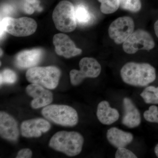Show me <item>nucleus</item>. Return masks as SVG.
<instances>
[{"mask_svg":"<svg viewBox=\"0 0 158 158\" xmlns=\"http://www.w3.org/2000/svg\"><path fill=\"white\" fill-rule=\"evenodd\" d=\"M123 81L135 87L147 86L155 81L156 71L152 65L147 63L129 62L120 70Z\"/></svg>","mask_w":158,"mask_h":158,"instance_id":"1","label":"nucleus"},{"mask_svg":"<svg viewBox=\"0 0 158 158\" xmlns=\"http://www.w3.org/2000/svg\"><path fill=\"white\" fill-rule=\"evenodd\" d=\"M84 143V137L80 133L60 131L51 138L49 146L69 156H75L81 152Z\"/></svg>","mask_w":158,"mask_h":158,"instance_id":"2","label":"nucleus"},{"mask_svg":"<svg viewBox=\"0 0 158 158\" xmlns=\"http://www.w3.org/2000/svg\"><path fill=\"white\" fill-rule=\"evenodd\" d=\"M61 75V71L55 66H35L29 69L26 74V78L29 82L50 90L58 86Z\"/></svg>","mask_w":158,"mask_h":158,"instance_id":"3","label":"nucleus"},{"mask_svg":"<svg viewBox=\"0 0 158 158\" xmlns=\"http://www.w3.org/2000/svg\"><path fill=\"white\" fill-rule=\"evenodd\" d=\"M41 114L49 121L62 126L73 127L78 122L76 110L66 105H48L42 109Z\"/></svg>","mask_w":158,"mask_h":158,"instance_id":"4","label":"nucleus"},{"mask_svg":"<svg viewBox=\"0 0 158 158\" xmlns=\"http://www.w3.org/2000/svg\"><path fill=\"white\" fill-rule=\"evenodd\" d=\"M52 19L59 31L69 33L74 31L77 25L74 6L68 1H61L54 9Z\"/></svg>","mask_w":158,"mask_h":158,"instance_id":"5","label":"nucleus"},{"mask_svg":"<svg viewBox=\"0 0 158 158\" xmlns=\"http://www.w3.org/2000/svg\"><path fill=\"white\" fill-rule=\"evenodd\" d=\"M80 70L72 69L70 72V81L73 86H78L87 78H96L101 72L100 63L92 58L85 57L79 62Z\"/></svg>","mask_w":158,"mask_h":158,"instance_id":"6","label":"nucleus"},{"mask_svg":"<svg viewBox=\"0 0 158 158\" xmlns=\"http://www.w3.org/2000/svg\"><path fill=\"white\" fill-rule=\"evenodd\" d=\"M155 46L152 36L147 31L138 29L123 43V48L128 54L135 53L139 50L149 51Z\"/></svg>","mask_w":158,"mask_h":158,"instance_id":"7","label":"nucleus"},{"mask_svg":"<svg viewBox=\"0 0 158 158\" xmlns=\"http://www.w3.org/2000/svg\"><path fill=\"white\" fill-rule=\"evenodd\" d=\"M135 27V23L132 18H118L110 24L108 30L109 36L116 44H121L134 32Z\"/></svg>","mask_w":158,"mask_h":158,"instance_id":"8","label":"nucleus"},{"mask_svg":"<svg viewBox=\"0 0 158 158\" xmlns=\"http://www.w3.org/2000/svg\"><path fill=\"white\" fill-rule=\"evenodd\" d=\"M37 28V23L31 18L8 17L6 32L13 36L19 37L30 36L35 33Z\"/></svg>","mask_w":158,"mask_h":158,"instance_id":"9","label":"nucleus"},{"mask_svg":"<svg viewBox=\"0 0 158 158\" xmlns=\"http://www.w3.org/2000/svg\"><path fill=\"white\" fill-rule=\"evenodd\" d=\"M47 88L37 84H31L26 88V93L33 98L31 106L34 109H39L48 106L52 102L53 95Z\"/></svg>","mask_w":158,"mask_h":158,"instance_id":"10","label":"nucleus"},{"mask_svg":"<svg viewBox=\"0 0 158 158\" xmlns=\"http://www.w3.org/2000/svg\"><path fill=\"white\" fill-rule=\"evenodd\" d=\"M53 44L57 55L67 59L78 56L82 53V50L77 48L73 41L68 35L59 33L53 37Z\"/></svg>","mask_w":158,"mask_h":158,"instance_id":"11","label":"nucleus"},{"mask_svg":"<svg viewBox=\"0 0 158 158\" xmlns=\"http://www.w3.org/2000/svg\"><path fill=\"white\" fill-rule=\"evenodd\" d=\"M51 127L50 123L44 118H33L23 122L21 125V133L25 138H38L42 133L49 131Z\"/></svg>","mask_w":158,"mask_h":158,"instance_id":"12","label":"nucleus"},{"mask_svg":"<svg viewBox=\"0 0 158 158\" xmlns=\"http://www.w3.org/2000/svg\"><path fill=\"white\" fill-rule=\"evenodd\" d=\"M0 135L3 139L16 141L19 136L17 121L11 115L6 112H0Z\"/></svg>","mask_w":158,"mask_h":158,"instance_id":"13","label":"nucleus"},{"mask_svg":"<svg viewBox=\"0 0 158 158\" xmlns=\"http://www.w3.org/2000/svg\"><path fill=\"white\" fill-rule=\"evenodd\" d=\"M43 55L40 48H34L20 52L15 58V65L21 69L35 67L40 62Z\"/></svg>","mask_w":158,"mask_h":158,"instance_id":"14","label":"nucleus"},{"mask_svg":"<svg viewBox=\"0 0 158 158\" xmlns=\"http://www.w3.org/2000/svg\"><path fill=\"white\" fill-rule=\"evenodd\" d=\"M124 113L123 116V124L130 128L138 127L141 123V114L131 100L125 98L123 100Z\"/></svg>","mask_w":158,"mask_h":158,"instance_id":"15","label":"nucleus"},{"mask_svg":"<svg viewBox=\"0 0 158 158\" xmlns=\"http://www.w3.org/2000/svg\"><path fill=\"white\" fill-rule=\"evenodd\" d=\"M106 138L109 143L117 148L125 147L131 143L134 139V136L131 133L115 127L108 130Z\"/></svg>","mask_w":158,"mask_h":158,"instance_id":"16","label":"nucleus"},{"mask_svg":"<svg viewBox=\"0 0 158 158\" xmlns=\"http://www.w3.org/2000/svg\"><path fill=\"white\" fill-rule=\"evenodd\" d=\"M99 121L102 124L110 125L116 122L119 117L118 110L110 106L109 102L102 101L98 106L96 113Z\"/></svg>","mask_w":158,"mask_h":158,"instance_id":"17","label":"nucleus"},{"mask_svg":"<svg viewBox=\"0 0 158 158\" xmlns=\"http://www.w3.org/2000/svg\"><path fill=\"white\" fill-rule=\"evenodd\" d=\"M75 11L77 23L80 25L86 26L92 22L93 15L84 5L82 4L77 5L75 7Z\"/></svg>","mask_w":158,"mask_h":158,"instance_id":"18","label":"nucleus"},{"mask_svg":"<svg viewBox=\"0 0 158 158\" xmlns=\"http://www.w3.org/2000/svg\"><path fill=\"white\" fill-rule=\"evenodd\" d=\"M140 95L146 103L158 104V87L152 86L146 87Z\"/></svg>","mask_w":158,"mask_h":158,"instance_id":"19","label":"nucleus"},{"mask_svg":"<svg viewBox=\"0 0 158 158\" xmlns=\"http://www.w3.org/2000/svg\"><path fill=\"white\" fill-rule=\"evenodd\" d=\"M101 3L100 10L102 13L110 14L117 11L119 7L118 0H98Z\"/></svg>","mask_w":158,"mask_h":158,"instance_id":"20","label":"nucleus"},{"mask_svg":"<svg viewBox=\"0 0 158 158\" xmlns=\"http://www.w3.org/2000/svg\"><path fill=\"white\" fill-rule=\"evenodd\" d=\"M119 7L131 12H137L141 10V3L140 0H118Z\"/></svg>","mask_w":158,"mask_h":158,"instance_id":"21","label":"nucleus"},{"mask_svg":"<svg viewBox=\"0 0 158 158\" xmlns=\"http://www.w3.org/2000/svg\"><path fill=\"white\" fill-rule=\"evenodd\" d=\"M17 75L14 71L6 69L0 74V84H12L17 80Z\"/></svg>","mask_w":158,"mask_h":158,"instance_id":"22","label":"nucleus"},{"mask_svg":"<svg viewBox=\"0 0 158 158\" xmlns=\"http://www.w3.org/2000/svg\"><path fill=\"white\" fill-rule=\"evenodd\" d=\"M144 118L146 121L150 123H158V107L156 106H151L148 110L144 112Z\"/></svg>","mask_w":158,"mask_h":158,"instance_id":"23","label":"nucleus"},{"mask_svg":"<svg viewBox=\"0 0 158 158\" xmlns=\"http://www.w3.org/2000/svg\"><path fill=\"white\" fill-rule=\"evenodd\" d=\"M38 0H25L23 6V11L27 14H33L35 9L38 8Z\"/></svg>","mask_w":158,"mask_h":158,"instance_id":"24","label":"nucleus"},{"mask_svg":"<svg viewBox=\"0 0 158 158\" xmlns=\"http://www.w3.org/2000/svg\"><path fill=\"white\" fill-rule=\"evenodd\" d=\"M116 158H137V156L130 150L127 149L125 147L118 148H117L116 154Z\"/></svg>","mask_w":158,"mask_h":158,"instance_id":"25","label":"nucleus"},{"mask_svg":"<svg viewBox=\"0 0 158 158\" xmlns=\"http://www.w3.org/2000/svg\"><path fill=\"white\" fill-rule=\"evenodd\" d=\"M33 155L32 151L29 148L20 150L18 153L16 158H31Z\"/></svg>","mask_w":158,"mask_h":158,"instance_id":"26","label":"nucleus"},{"mask_svg":"<svg viewBox=\"0 0 158 158\" xmlns=\"http://www.w3.org/2000/svg\"><path fill=\"white\" fill-rule=\"evenodd\" d=\"M13 11V7L11 5H4L1 9V15H4V17H8L7 15L11 14Z\"/></svg>","mask_w":158,"mask_h":158,"instance_id":"27","label":"nucleus"},{"mask_svg":"<svg viewBox=\"0 0 158 158\" xmlns=\"http://www.w3.org/2000/svg\"><path fill=\"white\" fill-rule=\"evenodd\" d=\"M8 17L3 18L1 21V39H2L5 35L6 32V27L8 23Z\"/></svg>","mask_w":158,"mask_h":158,"instance_id":"28","label":"nucleus"},{"mask_svg":"<svg viewBox=\"0 0 158 158\" xmlns=\"http://www.w3.org/2000/svg\"><path fill=\"white\" fill-rule=\"evenodd\" d=\"M154 30L155 34L158 38V20L156 21L154 24Z\"/></svg>","mask_w":158,"mask_h":158,"instance_id":"29","label":"nucleus"},{"mask_svg":"<svg viewBox=\"0 0 158 158\" xmlns=\"http://www.w3.org/2000/svg\"><path fill=\"white\" fill-rule=\"evenodd\" d=\"M154 151L156 155L158 158V144L156 145Z\"/></svg>","mask_w":158,"mask_h":158,"instance_id":"30","label":"nucleus"}]
</instances>
